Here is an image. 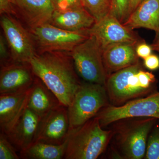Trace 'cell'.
Returning a JSON list of instances; mask_svg holds the SVG:
<instances>
[{
	"label": "cell",
	"mask_w": 159,
	"mask_h": 159,
	"mask_svg": "<svg viewBox=\"0 0 159 159\" xmlns=\"http://www.w3.org/2000/svg\"><path fill=\"white\" fill-rule=\"evenodd\" d=\"M29 63L35 76L42 80L61 103L70 106L81 83L70 53H39Z\"/></svg>",
	"instance_id": "cell-1"
},
{
	"label": "cell",
	"mask_w": 159,
	"mask_h": 159,
	"mask_svg": "<svg viewBox=\"0 0 159 159\" xmlns=\"http://www.w3.org/2000/svg\"><path fill=\"white\" fill-rule=\"evenodd\" d=\"M157 120L153 118L135 117L120 119L112 123V157L144 158L148 135Z\"/></svg>",
	"instance_id": "cell-2"
},
{
	"label": "cell",
	"mask_w": 159,
	"mask_h": 159,
	"mask_svg": "<svg viewBox=\"0 0 159 159\" xmlns=\"http://www.w3.org/2000/svg\"><path fill=\"white\" fill-rule=\"evenodd\" d=\"M111 129L105 130L97 117L70 129L63 159H96L107 149L113 137Z\"/></svg>",
	"instance_id": "cell-3"
},
{
	"label": "cell",
	"mask_w": 159,
	"mask_h": 159,
	"mask_svg": "<svg viewBox=\"0 0 159 159\" xmlns=\"http://www.w3.org/2000/svg\"><path fill=\"white\" fill-rule=\"evenodd\" d=\"M110 104L105 85L81 82L68 107L70 129L84 124Z\"/></svg>",
	"instance_id": "cell-4"
},
{
	"label": "cell",
	"mask_w": 159,
	"mask_h": 159,
	"mask_svg": "<svg viewBox=\"0 0 159 159\" xmlns=\"http://www.w3.org/2000/svg\"><path fill=\"white\" fill-rule=\"evenodd\" d=\"M142 69V64L139 61L107 77L105 87L110 105L120 106L154 93L139 78L138 73Z\"/></svg>",
	"instance_id": "cell-5"
},
{
	"label": "cell",
	"mask_w": 159,
	"mask_h": 159,
	"mask_svg": "<svg viewBox=\"0 0 159 159\" xmlns=\"http://www.w3.org/2000/svg\"><path fill=\"white\" fill-rule=\"evenodd\" d=\"M102 49L97 38L89 35L70 52L77 74L86 82L105 85L107 76Z\"/></svg>",
	"instance_id": "cell-6"
},
{
	"label": "cell",
	"mask_w": 159,
	"mask_h": 159,
	"mask_svg": "<svg viewBox=\"0 0 159 159\" xmlns=\"http://www.w3.org/2000/svg\"><path fill=\"white\" fill-rule=\"evenodd\" d=\"M29 31L34 40L37 54L46 52L70 53L89 36L87 30L67 31L49 23L29 29Z\"/></svg>",
	"instance_id": "cell-7"
},
{
	"label": "cell",
	"mask_w": 159,
	"mask_h": 159,
	"mask_svg": "<svg viewBox=\"0 0 159 159\" xmlns=\"http://www.w3.org/2000/svg\"><path fill=\"white\" fill-rule=\"evenodd\" d=\"M95 117L99 119L103 128L125 118L145 117L159 119V92L134 99L120 106L110 104L102 108Z\"/></svg>",
	"instance_id": "cell-8"
},
{
	"label": "cell",
	"mask_w": 159,
	"mask_h": 159,
	"mask_svg": "<svg viewBox=\"0 0 159 159\" xmlns=\"http://www.w3.org/2000/svg\"><path fill=\"white\" fill-rule=\"evenodd\" d=\"M1 25L13 62L25 63L37 54L34 40L27 30L11 15H2Z\"/></svg>",
	"instance_id": "cell-9"
},
{
	"label": "cell",
	"mask_w": 159,
	"mask_h": 159,
	"mask_svg": "<svg viewBox=\"0 0 159 159\" xmlns=\"http://www.w3.org/2000/svg\"><path fill=\"white\" fill-rule=\"evenodd\" d=\"M70 132L68 107L61 104L42 117L34 142L60 145L67 139Z\"/></svg>",
	"instance_id": "cell-10"
},
{
	"label": "cell",
	"mask_w": 159,
	"mask_h": 159,
	"mask_svg": "<svg viewBox=\"0 0 159 159\" xmlns=\"http://www.w3.org/2000/svg\"><path fill=\"white\" fill-rule=\"evenodd\" d=\"M87 31L89 35L97 38L102 49L112 44L142 40L134 30L124 25L110 14L96 22Z\"/></svg>",
	"instance_id": "cell-11"
},
{
	"label": "cell",
	"mask_w": 159,
	"mask_h": 159,
	"mask_svg": "<svg viewBox=\"0 0 159 159\" xmlns=\"http://www.w3.org/2000/svg\"><path fill=\"white\" fill-rule=\"evenodd\" d=\"M1 67L0 94L22 92L31 87L35 76L29 62H11Z\"/></svg>",
	"instance_id": "cell-12"
},
{
	"label": "cell",
	"mask_w": 159,
	"mask_h": 159,
	"mask_svg": "<svg viewBox=\"0 0 159 159\" xmlns=\"http://www.w3.org/2000/svg\"><path fill=\"white\" fill-rule=\"evenodd\" d=\"M31 90L0 94L1 132L8 135L16 125L27 108Z\"/></svg>",
	"instance_id": "cell-13"
},
{
	"label": "cell",
	"mask_w": 159,
	"mask_h": 159,
	"mask_svg": "<svg viewBox=\"0 0 159 159\" xmlns=\"http://www.w3.org/2000/svg\"><path fill=\"white\" fill-rule=\"evenodd\" d=\"M142 40L112 44L103 49L102 59L108 77L140 61L137 54L136 48Z\"/></svg>",
	"instance_id": "cell-14"
},
{
	"label": "cell",
	"mask_w": 159,
	"mask_h": 159,
	"mask_svg": "<svg viewBox=\"0 0 159 159\" xmlns=\"http://www.w3.org/2000/svg\"><path fill=\"white\" fill-rule=\"evenodd\" d=\"M13 6L29 29L50 23L56 10L53 0H13Z\"/></svg>",
	"instance_id": "cell-15"
},
{
	"label": "cell",
	"mask_w": 159,
	"mask_h": 159,
	"mask_svg": "<svg viewBox=\"0 0 159 159\" xmlns=\"http://www.w3.org/2000/svg\"><path fill=\"white\" fill-rule=\"evenodd\" d=\"M41 118L27 107L16 125L6 135L20 152L26 150L34 142Z\"/></svg>",
	"instance_id": "cell-16"
},
{
	"label": "cell",
	"mask_w": 159,
	"mask_h": 159,
	"mask_svg": "<svg viewBox=\"0 0 159 159\" xmlns=\"http://www.w3.org/2000/svg\"><path fill=\"white\" fill-rule=\"evenodd\" d=\"M50 23L67 31H79L90 29L96 21L82 6L64 11L55 10Z\"/></svg>",
	"instance_id": "cell-17"
},
{
	"label": "cell",
	"mask_w": 159,
	"mask_h": 159,
	"mask_svg": "<svg viewBox=\"0 0 159 159\" xmlns=\"http://www.w3.org/2000/svg\"><path fill=\"white\" fill-rule=\"evenodd\" d=\"M134 30L145 28L159 32V0H143L123 24Z\"/></svg>",
	"instance_id": "cell-18"
},
{
	"label": "cell",
	"mask_w": 159,
	"mask_h": 159,
	"mask_svg": "<svg viewBox=\"0 0 159 159\" xmlns=\"http://www.w3.org/2000/svg\"><path fill=\"white\" fill-rule=\"evenodd\" d=\"M31 89L27 107L39 116H43L62 104L55 94L36 76Z\"/></svg>",
	"instance_id": "cell-19"
},
{
	"label": "cell",
	"mask_w": 159,
	"mask_h": 159,
	"mask_svg": "<svg viewBox=\"0 0 159 159\" xmlns=\"http://www.w3.org/2000/svg\"><path fill=\"white\" fill-rule=\"evenodd\" d=\"M67 139L60 145L41 142H34L26 150L20 152V157L25 159H63Z\"/></svg>",
	"instance_id": "cell-20"
},
{
	"label": "cell",
	"mask_w": 159,
	"mask_h": 159,
	"mask_svg": "<svg viewBox=\"0 0 159 159\" xmlns=\"http://www.w3.org/2000/svg\"><path fill=\"white\" fill-rule=\"evenodd\" d=\"M84 7L95 19L99 21L110 14L111 0H82Z\"/></svg>",
	"instance_id": "cell-21"
},
{
	"label": "cell",
	"mask_w": 159,
	"mask_h": 159,
	"mask_svg": "<svg viewBox=\"0 0 159 159\" xmlns=\"http://www.w3.org/2000/svg\"><path fill=\"white\" fill-rule=\"evenodd\" d=\"M155 125L148 135L145 159H159V125Z\"/></svg>",
	"instance_id": "cell-22"
},
{
	"label": "cell",
	"mask_w": 159,
	"mask_h": 159,
	"mask_svg": "<svg viewBox=\"0 0 159 159\" xmlns=\"http://www.w3.org/2000/svg\"><path fill=\"white\" fill-rule=\"evenodd\" d=\"M110 14L116 18L122 24L128 19L129 16L130 0H111Z\"/></svg>",
	"instance_id": "cell-23"
},
{
	"label": "cell",
	"mask_w": 159,
	"mask_h": 159,
	"mask_svg": "<svg viewBox=\"0 0 159 159\" xmlns=\"http://www.w3.org/2000/svg\"><path fill=\"white\" fill-rule=\"evenodd\" d=\"M16 148L9 141L7 135L0 134V159H19L20 156L16 152Z\"/></svg>",
	"instance_id": "cell-24"
},
{
	"label": "cell",
	"mask_w": 159,
	"mask_h": 159,
	"mask_svg": "<svg viewBox=\"0 0 159 159\" xmlns=\"http://www.w3.org/2000/svg\"><path fill=\"white\" fill-rule=\"evenodd\" d=\"M0 61L1 66L13 62L11 59L9 46L3 34H1L0 35Z\"/></svg>",
	"instance_id": "cell-25"
},
{
	"label": "cell",
	"mask_w": 159,
	"mask_h": 159,
	"mask_svg": "<svg viewBox=\"0 0 159 159\" xmlns=\"http://www.w3.org/2000/svg\"><path fill=\"white\" fill-rule=\"evenodd\" d=\"M53 1L55 9L57 11H64L83 6L82 0H53Z\"/></svg>",
	"instance_id": "cell-26"
},
{
	"label": "cell",
	"mask_w": 159,
	"mask_h": 159,
	"mask_svg": "<svg viewBox=\"0 0 159 159\" xmlns=\"http://www.w3.org/2000/svg\"><path fill=\"white\" fill-rule=\"evenodd\" d=\"M152 51L151 46L147 44L143 40H141L137 45V55L139 57H141L143 59L151 54Z\"/></svg>",
	"instance_id": "cell-27"
},
{
	"label": "cell",
	"mask_w": 159,
	"mask_h": 159,
	"mask_svg": "<svg viewBox=\"0 0 159 159\" xmlns=\"http://www.w3.org/2000/svg\"><path fill=\"white\" fill-rule=\"evenodd\" d=\"M0 13L15 15L13 0H0Z\"/></svg>",
	"instance_id": "cell-28"
},
{
	"label": "cell",
	"mask_w": 159,
	"mask_h": 159,
	"mask_svg": "<svg viewBox=\"0 0 159 159\" xmlns=\"http://www.w3.org/2000/svg\"><path fill=\"white\" fill-rule=\"evenodd\" d=\"M144 65L150 70H157L159 68V57L155 54H150L144 59Z\"/></svg>",
	"instance_id": "cell-29"
},
{
	"label": "cell",
	"mask_w": 159,
	"mask_h": 159,
	"mask_svg": "<svg viewBox=\"0 0 159 159\" xmlns=\"http://www.w3.org/2000/svg\"><path fill=\"white\" fill-rule=\"evenodd\" d=\"M143 0H130L129 4V16L141 4Z\"/></svg>",
	"instance_id": "cell-30"
},
{
	"label": "cell",
	"mask_w": 159,
	"mask_h": 159,
	"mask_svg": "<svg viewBox=\"0 0 159 159\" xmlns=\"http://www.w3.org/2000/svg\"><path fill=\"white\" fill-rule=\"evenodd\" d=\"M151 46L152 51H157L159 53V32L156 33L155 39Z\"/></svg>",
	"instance_id": "cell-31"
}]
</instances>
